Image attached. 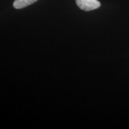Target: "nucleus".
Listing matches in <instances>:
<instances>
[{
    "mask_svg": "<svg viewBox=\"0 0 129 129\" xmlns=\"http://www.w3.org/2000/svg\"><path fill=\"white\" fill-rule=\"evenodd\" d=\"M78 7L83 10L89 12L101 7V3L98 0H76Z\"/></svg>",
    "mask_w": 129,
    "mask_h": 129,
    "instance_id": "obj_1",
    "label": "nucleus"
},
{
    "mask_svg": "<svg viewBox=\"0 0 129 129\" xmlns=\"http://www.w3.org/2000/svg\"><path fill=\"white\" fill-rule=\"evenodd\" d=\"M37 1L38 0H15L13 3V7L16 9H23Z\"/></svg>",
    "mask_w": 129,
    "mask_h": 129,
    "instance_id": "obj_2",
    "label": "nucleus"
}]
</instances>
